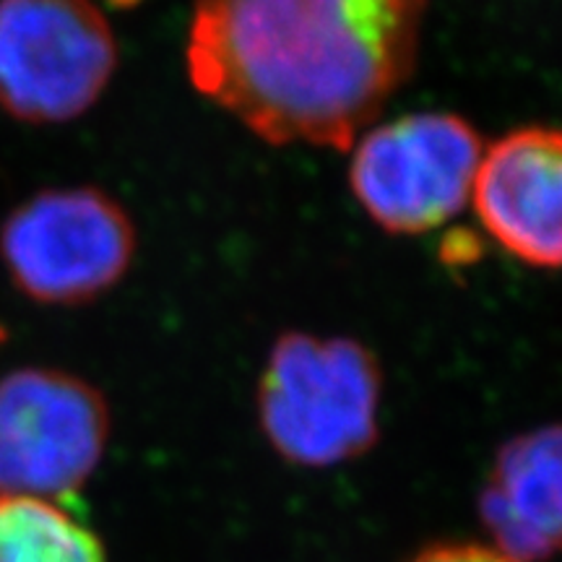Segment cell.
Here are the masks:
<instances>
[{
  "label": "cell",
  "mask_w": 562,
  "mask_h": 562,
  "mask_svg": "<svg viewBox=\"0 0 562 562\" xmlns=\"http://www.w3.org/2000/svg\"><path fill=\"white\" fill-rule=\"evenodd\" d=\"M427 0H195L193 89L266 144L347 151L417 68Z\"/></svg>",
  "instance_id": "cell-1"
},
{
  "label": "cell",
  "mask_w": 562,
  "mask_h": 562,
  "mask_svg": "<svg viewBox=\"0 0 562 562\" xmlns=\"http://www.w3.org/2000/svg\"><path fill=\"white\" fill-rule=\"evenodd\" d=\"M383 372L349 336L286 331L258 383V417L273 451L300 467L357 459L378 440Z\"/></svg>",
  "instance_id": "cell-2"
},
{
  "label": "cell",
  "mask_w": 562,
  "mask_h": 562,
  "mask_svg": "<svg viewBox=\"0 0 562 562\" xmlns=\"http://www.w3.org/2000/svg\"><path fill=\"white\" fill-rule=\"evenodd\" d=\"M138 237L131 214L91 186L50 188L0 224V261L21 294L42 305H87L128 273Z\"/></svg>",
  "instance_id": "cell-3"
},
{
  "label": "cell",
  "mask_w": 562,
  "mask_h": 562,
  "mask_svg": "<svg viewBox=\"0 0 562 562\" xmlns=\"http://www.w3.org/2000/svg\"><path fill=\"white\" fill-rule=\"evenodd\" d=\"M115 68V32L91 0H0V110L13 121L87 115Z\"/></svg>",
  "instance_id": "cell-4"
},
{
  "label": "cell",
  "mask_w": 562,
  "mask_h": 562,
  "mask_svg": "<svg viewBox=\"0 0 562 562\" xmlns=\"http://www.w3.org/2000/svg\"><path fill=\"white\" fill-rule=\"evenodd\" d=\"M484 138L453 112H414L355 140L349 186L372 224L425 235L472 201Z\"/></svg>",
  "instance_id": "cell-5"
},
{
  "label": "cell",
  "mask_w": 562,
  "mask_h": 562,
  "mask_svg": "<svg viewBox=\"0 0 562 562\" xmlns=\"http://www.w3.org/2000/svg\"><path fill=\"white\" fill-rule=\"evenodd\" d=\"M110 435L102 393L68 372L24 368L0 381V497L53 501L83 487Z\"/></svg>",
  "instance_id": "cell-6"
},
{
  "label": "cell",
  "mask_w": 562,
  "mask_h": 562,
  "mask_svg": "<svg viewBox=\"0 0 562 562\" xmlns=\"http://www.w3.org/2000/svg\"><path fill=\"white\" fill-rule=\"evenodd\" d=\"M472 201L505 252L533 269H562V128L526 125L484 146Z\"/></svg>",
  "instance_id": "cell-7"
},
{
  "label": "cell",
  "mask_w": 562,
  "mask_h": 562,
  "mask_svg": "<svg viewBox=\"0 0 562 562\" xmlns=\"http://www.w3.org/2000/svg\"><path fill=\"white\" fill-rule=\"evenodd\" d=\"M495 550L521 562L562 552V425L505 442L480 497Z\"/></svg>",
  "instance_id": "cell-8"
},
{
  "label": "cell",
  "mask_w": 562,
  "mask_h": 562,
  "mask_svg": "<svg viewBox=\"0 0 562 562\" xmlns=\"http://www.w3.org/2000/svg\"><path fill=\"white\" fill-rule=\"evenodd\" d=\"M0 562H108V552L55 503L0 497Z\"/></svg>",
  "instance_id": "cell-9"
},
{
  "label": "cell",
  "mask_w": 562,
  "mask_h": 562,
  "mask_svg": "<svg viewBox=\"0 0 562 562\" xmlns=\"http://www.w3.org/2000/svg\"><path fill=\"white\" fill-rule=\"evenodd\" d=\"M412 562H521L484 544H438L417 554Z\"/></svg>",
  "instance_id": "cell-10"
},
{
  "label": "cell",
  "mask_w": 562,
  "mask_h": 562,
  "mask_svg": "<svg viewBox=\"0 0 562 562\" xmlns=\"http://www.w3.org/2000/svg\"><path fill=\"white\" fill-rule=\"evenodd\" d=\"M5 339V334H3V328H0V341H3Z\"/></svg>",
  "instance_id": "cell-11"
}]
</instances>
